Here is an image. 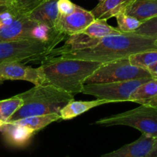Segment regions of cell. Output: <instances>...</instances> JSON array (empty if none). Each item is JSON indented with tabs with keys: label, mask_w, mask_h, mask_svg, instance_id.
<instances>
[{
	"label": "cell",
	"mask_w": 157,
	"mask_h": 157,
	"mask_svg": "<svg viewBox=\"0 0 157 157\" xmlns=\"http://www.w3.org/2000/svg\"><path fill=\"white\" fill-rule=\"evenodd\" d=\"M109 103L106 100L95 99L91 101H75V99L67 103L64 108L61 110L59 115L61 116V119L68 120L75 118L84 112H87L90 109L101 105Z\"/></svg>",
	"instance_id": "16"
},
{
	"label": "cell",
	"mask_w": 157,
	"mask_h": 157,
	"mask_svg": "<svg viewBox=\"0 0 157 157\" xmlns=\"http://www.w3.org/2000/svg\"><path fill=\"white\" fill-rule=\"evenodd\" d=\"M0 7H3V6H2V5L0 4Z\"/></svg>",
	"instance_id": "29"
},
{
	"label": "cell",
	"mask_w": 157,
	"mask_h": 157,
	"mask_svg": "<svg viewBox=\"0 0 157 157\" xmlns=\"http://www.w3.org/2000/svg\"><path fill=\"white\" fill-rule=\"evenodd\" d=\"M148 157H157V138L156 142H155L154 145L153 146V149L150 151V154H149Z\"/></svg>",
	"instance_id": "27"
},
{
	"label": "cell",
	"mask_w": 157,
	"mask_h": 157,
	"mask_svg": "<svg viewBox=\"0 0 157 157\" xmlns=\"http://www.w3.org/2000/svg\"><path fill=\"white\" fill-rule=\"evenodd\" d=\"M95 124L104 127L130 126L138 129L142 135L157 138V109L140 105L135 109L100 119Z\"/></svg>",
	"instance_id": "4"
},
{
	"label": "cell",
	"mask_w": 157,
	"mask_h": 157,
	"mask_svg": "<svg viewBox=\"0 0 157 157\" xmlns=\"http://www.w3.org/2000/svg\"><path fill=\"white\" fill-rule=\"evenodd\" d=\"M147 70L150 72L152 78L157 79V62L153 64V66H151L150 67H149L148 69H147Z\"/></svg>",
	"instance_id": "26"
},
{
	"label": "cell",
	"mask_w": 157,
	"mask_h": 157,
	"mask_svg": "<svg viewBox=\"0 0 157 157\" xmlns=\"http://www.w3.org/2000/svg\"><path fill=\"white\" fill-rule=\"evenodd\" d=\"M21 99L17 95L6 99L0 100V126L7 123L22 105Z\"/></svg>",
	"instance_id": "19"
},
{
	"label": "cell",
	"mask_w": 157,
	"mask_h": 157,
	"mask_svg": "<svg viewBox=\"0 0 157 157\" xmlns=\"http://www.w3.org/2000/svg\"><path fill=\"white\" fill-rule=\"evenodd\" d=\"M102 64L83 59H56L41 63L45 83L75 95L82 93L86 79Z\"/></svg>",
	"instance_id": "2"
},
{
	"label": "cell",
	"mask_w": 157,
	"mask_h": 157,
	"mask_svg": "<svg viewBox=\"0 0 157 157\" xmlns=\"http://www.w3.org/2000/svg\"><path fill=\"white\" fill-rule=\"evenodd\" d=\"M133 0H104L98 3L90 12L95 19L107 20L125 12Z\"/></svg>",
	"instance_id": "13"
},
{
	"label": "cell",
	"mask_w": 157,
	"mask_h": 157,
	"mask_svg": "<svg viewBox=\"0 0 157 157\" xmlns=\"http://www.w3.org/2000/svg\"><path fill=\"white\" fill-rule=\"evenodd\" d=\"M133 33L138 34V35H148V36H156L157 16L142 22L140 26Z\"/></svg>",
	"instance_id": "22"
},
{
	"label": "cell",
	"mask_w": 157,
	"mask_h": 157,
	"mask_svg": "<svg viewBox=\"0 0 157 157\" xmlns=\"http://www.w3.org/2000/svg\"><path fill=\"white\" fill-rule=\"evenodd\" d=\"M115 18L117 22L118 29L123 33H133L142 24L140 21L125 12L119 14Z\"/></svg>",
	"instance_id": "21"
},
{
	"label": "cell",
	"mask_w": 157,
	"mask_h": 157,
	"mask_svg": "<svg viewBox=\"0 0 157 157\" xmlns=\"http://www.w3.org/2000/svg\"><path fill=\"white\" fill-rule=\"evenodd\" d=\"M58 0H44L26 16L38 24L44 25L55 29L58 18Z\"/></svg>",
	"instance_id": "12"
},
{
	"label": "cell",
	"mask_w": 157,
	"mask_h": 157,
	"mask_svg": "<svg viewBox=\"0 0 157 157\" xmlns=\"http://www.w3.org/2000/svg\"><path fill=\"white\" fill-rule=\"evenodd\" d=\"M5 142L12 147L22 148L27 146L35 132L26 126L17 124L14 122H8L0 126Z\"/></svg>",
	"instance_id": "11"
},
{
	"label": "cell",
	"mask_w": 157,
	"mask_h": 157,
	"mask_svg": "<svg viewBox=\"0 0 157 157\" xmlns=\"http://www.w3.org/2000/svg\"><path fill=\"white\" fill-rule=\"evenodd\" d=\"M16 95L23 103L8 122L35 115L59 114L67 103L75 99L71 94L48 84L35 86Z\"/></svg>",
	"instance_id": "3"
},
{
	"label": "cell",
	"mask_w": 157,
	"mask_h": 157,
	"mask_svg": "<svg viewBox=\"0 0 157 157\" xmlns=\"http://www.w3.org/2000/svg\"><path fill=\"white\" fill-rule=\"evenodd\" d=\"M15 0H0V4L3 7L9 8V9H14L15 7Z\"/></svg>",
	"instance_id": "25"
},
{
	"label": "cell",
	"mask_w": 157,
	"mask_h": 157,
	"mask_svg": "<svg viewBox=\"0 0 157 157\" xmlns=\"http://www.w3.org/2000/svg\"><path fill=\"white\" fill-rule=\"evenodd\" d=\"M76 6L77 5L72 2L71 0H58V14L61 15H67L71 14L75 10Z\"/></svg>",
	"instance_id": "24"
},
{
	"label": "cell",
	"mask_w": 157,
	"mask_h": 157,
	"mask_svg": "<svg viewBox=\"0 0 157 157\" xmlns=\"http://www.w3.org/2000/svg\"><path fill=\"white\" fill-rule=\"evenodd\" d=\"M98 1H99V2H103L104 0H98Z\"/></svg>",
	"instance_id": "28"
},
{
	"label": "cell",
	"mask_w": 157,
	"mask_h": 157,
	"mask_svg": "<svg viewBox=\"0 0 157 157\" xmlns=\"http://www.w3.org/2000/svg\"><path fill=\"white\" fill-rule=\"evenodd\" d=\"M156 138L141 135L136 141L98 157H148Z\"/></svg>",
	"instance_id": "10"
},
{
	"label": "cell",
	"mask_w": 157,
	"mask_h": 157,
	"mask_svg": "<svg viewBox=\"0 0 157 157\" xmlns=\"http://www.w3.org/2000/svg\"><path fill=\"white\" fill-rule=\"evenodd\" d=\"M94 17L90 11L76 6L75 10L67 15H58L55 30L69 37L81 33L92 22Z\"/></svg>",
	"instance_id": "9"
},
{
	"label": "cell",
	"mask_w": 157,
	"mask_h": 157,
	"mask_svg": "<svg viewBox=\"0 0 157 157\" xmlns=\"http://www.w3.org/2000/svg\"><path fill=\"white\" fill-rule=\"evenodd\" d=\"M152 78H140L124 82L107 83H94L84 85L82 93L96 97L98 99L106 100L109 103L130 102L134 91Z\"/></svg>",
	"instance_id": "7"
},
{
	"label": "cell",
	"mask_w": 157,
	"mask_h": 157,
	"mask_svg": "<svg viewBox=\"0 0 157 157\" xmlns=\"http://www.w3.org/2000/svg\"><path fill=\"white\" fill-rule=\"evenodd\" d=\"M130 102L157 109V79L151 78L140 86L131 95Z\"/></svg>",
	"instance_id": "14"
},
{
	"label": "cell",
	"mask_w": 157,
	"mask_h": 157,
	"mask_svg": "<svg viewBox=\"0 0 157 157\" xmlns=\"http://www.w3.org/2000/svg\"><path fill=\"white\" fill-rule=\"evenodd\" d=\"M9 80L28 81L35 86L45 83L41 66L33 68L18 61H8L0 63V84Z\"/></svg>",
	"instance_id": "8"
},
{
	"label": "cell",
	"mask_w": 157,
	"mask_h": 157,
	"mask_svg": "<svg viewBox=\"0 0 157 157\" xmlns=\"http://www.w3.org/2000/svg\"><path fill=\"white\" fill-rule=\"evenodd\" d=\"M124 12L144 22L157 16V0H133Z\"/></svg>",
	"instance_id": "15"
},
{
	"label": "cell",
	"mask_w": 157,
	"mask_h": 157,
	"mask_svg": "<svg viewBox=\"0 0 157 157\" xmlns=\"http://www.w3.org/2000/svg\"><path fill=\"white\" fill-rule=\"evenodd\" d=\"M147 51H157L156 36L136 33H122L100 38L87 36L81 49L69 50L55 48L40 62L44 63L52 60L73 58L104 63Z\"/></svg>",
	"instance_id": "1"
},
{
	"label": "cell",
	"mask_w": 157,
	"mask_h": 157,
	"mask_svg": "<svg viewBox=\"0 0 157 157\" xmlns=\"http://www.w3.org/2000/svg\"><path fill=\"white\" fill-rule=\"evenodd\" d=\"M133 66L147 69L157 62V51H147L133 54L128 57Z\"/></svg>",
	"instance_id": "20"
},
{
	"label": "cell",
	"mask_w": 157,
	"mask_h": 157,
	"mask_svg": "<svg viewBox=\"0 0 157 157\" xmlns=\"http://www.w3.org/2000/svg\"><path fill=\"white\" fill-rule=\"evenodd\" d=\"M152 78L147 69L133 66L128 58L102 63L86 79L84 85L130 81Z\"/></svg>",
	"instance_id": "5"
},
{
	"label": "cell",
	"mask_w": 157,
	"mask_h": 157,
	"mask_svg": "<svg viewBox=\"0 0 157 157\" xmlns=\"http://www.w3.org/2000/svg\"><path fill=\"white\" fill-rule=\"evenodd\" d=\"M117 27H113L106 20L94 19L81 33L91 38H100L112 35L122 34Z\"/></svg>",
	"instance_id": "17"
},
{
	"label": "cell",
	"mask_w": 157,
	"mask_h": 157,
	"mask_svg": "<svg viewBox=\"0 0 157 157\" xmlns=\"http://www.w3.org/2000/svg\"><path fill=\"white\" fill-rule=\"evenodd\" d=\"M156 38H157V35H156Z\"/></svg>",
	"instance_id": "30"
},
{
	"label": "cell",
	"mask_w": 157,
	"mask_h": 157,
	"mask_svg": "<svg viewBox=\"0 0 157 157\" xmlns=\"http://www.w3.org/2000/svg\"><path fill=\"white\" fill-rule=\"evenodd\" d=\"M43 1L44 0H15L14 9L21 15H27Z\"/></svg>",
	"instance_id": "23"
},
{
	"label": "cell",
	"mask_w": 157,
	"mask_h": 157,
	"mask_svg": "<svg viewBox=\"0 0 157 157\" xmlns=\"http://www.w3.org/2000/svg\"><path fill=\"white\" fill-rule=\"evenodd\" d=\"M56 47L41 40H15L0 42V63L8 61H41Z\"/></svg>",
	"instance_id": "6"
},
{
	"label": "cell",
	"mask_w": 157,
	"mask_h": 157,
	"mask_svg": "<svg viewBox=\"0 0 157 157\" xmlns=\"http://www.w3.org/2000/svg\"><path fill=\"white\" fill-rule=\"evenodd\" d=\"M60 119H61V116L59 114H50V115L26 117V118L12 122L17 123V124L21 125V126H26L36 132L37 131L44 129L51 123L57 122Z\"/></svg>",
	"instance_id": "18"
}]
</instances>
